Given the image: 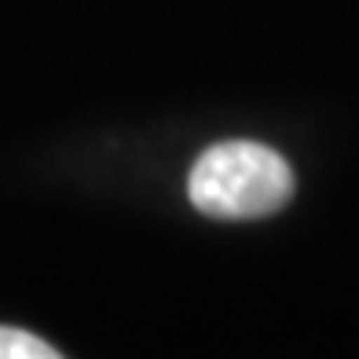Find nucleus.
Wrapping results in <instances>:
<instances>
[{"label": "nucleus", "instance_id": "2", "mask_svg": "<svg viewBox=\"0 0 359 359\" xmlns=\"http://www.w3.org/2000/svg\"><path fill=\"white\" fill-rule=\"evenodd\" d=\"M0 359H62L48 341L19 330V326H0Z\"/></svg>", "mask_w": 359, "mask_h": 359}, {"label": "nucleus", "instance_id": "1", "mask_svg": "<svg viewBox=\"0 0 359 359\" xmlns=\"http://www.w3.org/2000/svg\"><path fill=\"white\" fill-rule=\"evenodd\" d=\"M187 194L198 213L217 220H253L279 213L293 194V169L264 143H213L194 161Z\"/></svg>", "mask_w": 359, "mask_h": 359}]
</instances>
